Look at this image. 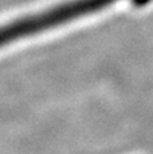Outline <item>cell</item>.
Returning <instances> with one entry per match:
<instances>
[{
  "label": "cell",
  "instance_id": "1",
  "mask_svg": "<svg viewBox=\"0 0 153 154\" xmlns=\"http://www.w3.org/2000/svg\"><path fill=\"white\" fill-rule=\"evenodd\" d=\"M119 2L122 0H68L37 14L16 19L0 27V48L24 37L39 34L68 22H73L89 14L99 12ZM133 2L145 3L148 0H133Z\"/></svg>",
  "mask_w": 153,
  "mask_h": 154
}]
</instances>
